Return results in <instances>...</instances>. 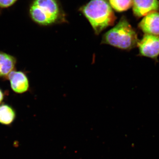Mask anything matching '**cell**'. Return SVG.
Masks as SVG:
<instances>
[{
    "label": "cell",
    "instance_id": "6da1fadb",
    "mask_svg": "<svg viewBox=\"0 0 159 159\" xmlns=\"http://www.w3.org/2000/svg\"><path fill=\"white\" fill-rule=\"evenodd\" d=\"M80 11L88 20L97 35L114 25L116 20L108 0H91Z\"/></svg>",
    "mask_w": 159,
    "mask_h": 159
},
{
    "label": "cell",
    "instance_id": "7a4b0ae2",
    "mask_svg": "<svg viewBox=\"0 0 159 159\" xmlns=\"http://www.w3.org/2000/svg\"><path fill=\"white\" fill-rule=\"evenodd\" d=\"M29 16L39 25L47 26L66 22V15L58 0H32Z\"/></svg>",
    "mask_w": 159,
    "mask_h": 159
},
{
    "label": "cell",
    "instance_id": "3957f363",
    "mask_svg": "<svg viewBox=\"0 0 159 159\" xmlns=\"http://www.w3.org/2000/svg\"><path fill=\"white\" fill-rule=\"evenodd\" d=\"M139 41L136 32L126 18L122 16L115 27L103 34L101 43L129 51L136 48Z\"/></svg>",
    "mask_w": 159,
    "mask_h": 159
},
{
    "label": "cell",
    "instance_id": "277c9868",
    "mask_svg": "<svg viewBox=\"0 0 159 159\" xmlns=\"http://www.w3.org/2000/svg\"><path fill=\"white\" fill-rule=\"evenodd\" d=\"M139 55L157 60L159 56V36L145 34L138 43Z\"/></svg>",
    "mask_w": 159,
    "mask_h": 159
},
{
    "label": "cell",
    "instance_id": "5b68a950",
    "mask_svg": "<svg viewBox=\"0 0 159 159\" xmlns=\"http://www.w3.org/2000/svg\"><path fill=\"white\" fill-rule=\"evenodd\" d=\"M8 80L11 89L15 93H25L30 89L29 78L25 71H13L9 75Z\"/></svg>",
    "mask_w": 159,
    "mask_h": 159
},
{
    "label": "cell",
    "instance_id": "8992f818",
    "mask_svg": "<svg viewBox=\"0 0 159 159\" xmlns=\"http://www.w3.org/2000/svg\"><path fill=\"white\" fill-rule=\"evenodd\" d=\"M133 11L138 17L159 10V0H133Z\"/></svg>",
    "mask_w": 159,
    "mask_h": 159
},
{
    "label": "cell",
    "instance_id": "52a82bcc",
    "mask_svg": "<svg viewBox=\"0 0 159 159\" xmlns=\"http://www.w3.org/2000/svg\"><path fill=\"white\" fill-rule=\"evenodd\" d=\"M139 27L145 34L159 36V12L154 11L145 16Z\"/></svg>",
    "mask_w": 159,
    "mask_h": 159
},
{
    "label": "cell",
    "instance_id": "ba28073f",
    "mask_svg": "<svg viewBox=\"0 0 159 159\" xmlns=\"http://www.w3.org/2000/svg\"><path fill=\"white\" fill-rule=\"evenodd\" d=\"M17 62L16 57L0 51V80H8L9 75L16 69Z\"/></svg>",
    "mask_w": 159,
    "mask_h": 159
},
{
    "label": "cell",
    "instance_id": "9c48e42d",
    "mask_svg": "<svg viewBox=\"0 0 159 159\" xmlns=\"http://www.w3.org/2000/svg\"><path fill=\"white\" fill-rule=\"evenodd\" d=\"M16 118V111L12 106L4 102L0 104V124L10 126Z\"/></svg>",
    "mask_w": 159,
    "mask_h": 159
},
{
    "label": "cell",
    "instance_id": "30bf717a",
    "mask_svg": "<svg viewBox=\"0 0 159 159\" xmlns=\"http://www.w3.org/2000/svg\"><path fill=\"white\" fill-rule=\"evenodd\" d=\"M112 9L118 12L128 10L132 6L133 0H108Z\"/></svg>",
    "mask_w": 159,
    "mask_h": 159
},
{
    "label": "cell",
    "instance_id": "8fae6325",
    "mask_svg": "<svg viewBox=\"0 0 159 159\" xmlns=\"http://www.w3.org/2000/svg\"><path fill=\"white\" fill-rule=\"evenodd\" d=\"M18 0H0V8L7 9L14 5Z\"/></svg>",
    "mask_w": 159,
    "mask_h": 159
},
{
    "label": "cell",
    "instance_id": "7c38bea8",
    "mask_svg": "<svg viewBox=\"0 0 159 159\" xmlns=\"http://www.w3.org/2000/svg\"><path fill=\"white\" fill-rule=\"evenodd\" d=\"M8 92L4 91L3 89L0 88V104L3 103L6 96H8Z\"/></svg>",
    "mask_w": 159,
    "mask_h": 159
}]
</instances>
